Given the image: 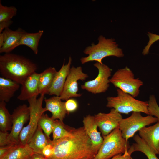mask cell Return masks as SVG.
<instances>
[{
  "label": "cell",
  "mask_w": 159,
  "mask_h": 159,
  "mask_svg": "<svg viewBox=\"0 0 159 159\" xmlns=\"http://www.w3.org/2000/svg\"><path fill=\"white\" fill-rule=\"evenodd\" d=\"M110 81L115 87L134 97L138 95L140 88L143 84L139 78H135L133 72L127 66L116 71Z\"/></svg>",
  "instance_id": "52a82bcc"
},
{
  "label": "cell",
  "mask_w": 159,
  "mask_h": 159,
  "mask_svg": "<svg viewBox=\"0 0 159 159\" xmlns=\"http://www.w3.org/2000/svg\"><path fill=\"white\" fill-rule=\"evenodd\" d=\"M57 72L55 68L50 67L40 73L39 86L40 95L47 94Z\"/></svg>",
  "instance_id": "44dd1931"
},
{
  "label": "cell",
  "mask_w": 159,
  "mask_h": 159,
  "mask_svg": "<svg viewBox=\"0 0 159 159\" xmlns=\"http://www.w3.org/2000/svg\"><path fill=\"white\" fill-rule=\"evenodd\" d=\"M17 12L15 7L3 6L0 1V22L11 20L16 16Z\"/></svg>",
  "instance_id": "83f0119b"
},
{
  "label": "cell",
  "mask_w": 159,
  "mask_h": 159,
  "mask_svg": "<svg viewBox=\"0 0 159 159\" xmlns=\"http://www.w3.org/2000/svg\"><path fill=\"white\" fill-rule=\"evenodd\" d=\"M94 66L98 69L97 76L93 80L85 82L81 85V88L93 94L104 93L110 86L112 69L106 65L97 62Z\"/></svg>",
  "instance_id": "9c48e42d"
},
{
  "label": "cell",
  "mask_w": 159,
  "mask_h": 159,
  "mask_svg": "<svg viewBox=\"0 0 159 159\" xmlns=\"http://www.w3.org/2000/svg\"><path fill=\"white\" fill-rule=\"evenodd\" d=\"M116 91V96L107 98V107L114 108L120 114H128L131 112H139L149 115L148 101L136 99L119 89L117 88Z\"/></svg>",
  "instance_id": "277c9868"
},
{
  "label": "cell",
  "mask_w": 159,
  "mask_h": 159,
  "mask_svg": "<svg viewBox=\"0 0 159 159\" xmlns=\"http://www.w3.org/2000/svg\"><path fill=\"white\" fill-rule=\"evenodd\" d=\"M65 106L67 113H69L75 111L77 109L78 105L75 99L71 98L66 101Z\"/></svg>",
  "instance_id": "f546056e"
},
{
  "label": "cell",
  "mask_w": 159,
  "mask_h": 159,
  "mask_svg": "<svg viewBox=\"0 0 159 159\" xmlns=\"http://www.w3.org/2000/svg\"><path fill=\"white\" fill-rule=\"evenodd\" d=\"M83 127L90 138L93 147L98 152L102 143L103 138L101 132L97 130V125L94 116L88 115L83 118Z\"/></svg>",
  "instance_id": "2e32d148"
},
{
  "label": "cell",
  "mask_w": 159,
  "mask_h": 159,
  "mask_svg": "<svg viewBox=\"0 0 159 159\" xmlns=\"http://www.w3.org/2000/svg\"><path fill=\"white\" fill-rule=\"evenodd\" d=\"M94 117L102 137L119 128V122L123 118L121 114L114 108H111L108 113L100 112L95 114Z\"/></svg>",
  "instance_id": "7c38bea8"
},
{
  "label": "cell",
  "mask_w": 159,
  "mask_h": 159,
  "mask_svg": "<svg viewBox=\"0 0 159 159\" xmlns=\"http://www.w3.org/2000/svg\"><path fill=\"white\" fill-rule=\"evenodd\" d=\"M149 41L147 45L145 47L142 52L144 55L147 54L149 53V49L151 45L156 41L159 40V35L155 34L150 32H148Z\"/></svg>",
  "instance_id": "4dcf8cb0"
},
{
  "label": "cell",
  "mask_w": 159,
  "mask_h": 159,
  "mask_svg": "<svg viewBox=\"0 0 159 159\" xmlns=\"http://www.w3.org/2000/svg\"><path fill=\"white\" fill-rule=\"evenodd\" d=\"M45 95H41L39 98L33 97L27 100L30 111L29 122L23 127L19 136V144L23 145L27 144L30 141L37 127L41 116L47 110L42 106Z\"/></svg>",
  "instance_id": "8992f818"
},
{
  "label": "cell",
  "mask_w": 159,
  "mask_h": 159,
  "mask_svg": "<svg viewBox=\"0 0 159 159\" xmlns=\"http://www.w3.org/2000/svg\"><path fill=\"white\" fill-rule=\"evenodd\" d=\"M4 39L2 32L0 33V48L3 45L4 43Z\"/></svg>",
  "instance_id": "74e56055"
},
{
  "label": "cell",
  "mask_w": 159,
  "mask_h": 159,
  "mask_svg": "<svg viewBox=\"0 0 159 159\" xmlns=\"http://www.w3.org/2000/svg\"><path fill=\"white\" fill-rule=\"evenodd\" d=\"M20 84L10 79L0 77V101L8 102L18 90Z\"/></svg>",
  "instance_id": "ffe728a7"
},
{
  "label": "cell",
  "mask_w": 159,
  "mask_h": 159,
  "mask_svg": "<svg viewBox=\"0 0 159 159\" xmlns=\"http://www.w3.org/2000/svg\"><path fill=\"white\" fill-rule=\"evenodd\" d=\"M72 135L51 140L54 152L47 159H94L97 152L84 127L68 126Z\"/></svg>",
  "instance_id": "6da1fadb"
},
{
  "label": "cell",
  "mask_w": 159,
  "mask_h": 159,
  "mask_svg": "<svg viewBox=\"0 0 159 159\" xmlns=\"http://www.w3.org/2000/svg\"><path fill=\"white\" fill-rule=\"evenodd\" d=\"M53 140H55L65 137H71L72 135L68 126L58 120H54L52 130Z\"/></svg>",
  "instance_id": "484cf974"
},
{
  "label": "cell",
  "mask_w": 159,
  "mask_h": 159,
  "mask_svg": "<svg viewBox=\"0 0 159 159\" xmlns=\"http://www.w3.org/2000/svg\"><path fill=\"white\" fill-rule=\"evenodd\" d=\"M13 22L11 20L0 22V33H2L5 29L9 28Z\"/></svg>",
  "instance_id": "d590c367"
},
{
  "label": "cell",
  "mask_w": 159,
  "mask_h": 159,
  "mask_svg": "<svg viewBox=\"0 0 159 159\" xmlns=\"http://www.w3.org/2000/svg\"><path fill=\"white\" fill-rule=\"evenodd\" d=\"M12 127L8 137L11 143L19 144V136L24 124L29 120L30 111L29 106L23 104L18 106L11 114Z\"/></svg>",
  "instance_id": "8fae6325"
},
{
  "label": "cell",
  "mask_w": 159,
  "mask_h": 159,
  "mask_svg": "<svg viewBox=\"0 0 159 159\" xmlns=\"http://www.w3.org/2000/svg\"><path fill=\"white\" fill-rule=\"evenodd\" d=\"M43 131L38 125L35 133L27 144L34 153L42 155H43L42 152L43 148L51 140L47 137Z\"/></svg>",
  "instance_id": "d6986e66"
},
{
  "label": "cell",
  "mask_w": 159,
  "mask_h": 159,
  "mask_svg": "<svg viewBox=\"0 0 159 159\" xmlns=\"http://www.w3.org/2000/svg\"><path fill=\"white\" fill-rule=\"evenodd\" d=\"M131 159H133L132 158Z\"/></svg>",
  "instance_id": "f35d334b"
},
{
  "label": "cell",
  "mask_w": 159,
  "mask_h": 159,
  "mask_svg": "<svg viewBox=\"0 0 159 159\" xmlns=\"http://www.w3.org/2000/svg\"><path fill=\"white\" fill-rule=\"evenodd\" d=\"M158 121V118L151 115L143 116L140 112H133L130 117L120 120L119 128L123 137L128 141L137 132L150 125L156 123Z\"/></svg>",
  "instance_id": "ba28073f"
},
{
  "label": "cell",
  "mask_w": 159,
  "mask_h": 159,
  "mask_svg": "<svg viewBox=\"0 0 159 159\" xmlns=\"http://www.w3.org/2000/svg\"><path fill=\"white\" fill-rule=\"evenodd\" d=\"M18 144H11L0 147V159L6 155Z\"/></svg>",
  "instance_id": "1f68e13d"
},
{
  "label": "cell",
  "mask_w": 159,
  "mask_h": 159,
  "mask_svg": "<svg viewBox=\"0 0 159 159\" xmlns=\"http://www.w3.org/2000/svg\"><path fill=\"white\" fill-rule=\"evenodd\" d=\"M34 153L27 144L23 145L19 144L1 159H31Z\"/></svg>",
  "instance_id": "cb8c5ba5"
},
{
  "label": "cell",
  "mask_w": 159,
  "mask_h": 159,
  "mask_svg": "<svg viewBox=\"0 0 159 159\" xmlns=\"http://www.w3.org/2000/svg\"><path fill=\"white\" fill-rule=\"evenodd\" d=\"M98 40L97 44L92 43L91 45L87 47L84 49V53L87 56L81 58L82 64L93 61L102 64V59L106 57L113 56L120 58L124 56L122 49L118 47V45L114 39H106L103 36L100 35Z\"/></svg>",
  "instance_id": "3957f363"
},
{
  "label": "cell",
  "mask_w": 159,
  "mask_h": 159,
  "mask_svg": "<svg viewBox=\"0 0 159 159\" xmlns=\"http://www.w3.org/2000/svg\"><path fill=\"white\" fill-rule=\"evenodd\" d=\"M6 102H0V130L2 132L11 131L12 127L11 114L6 107Z\"/></svg>",
  "instance_id": "d4e9b609"
},
{
  "label": "cell",
  "mask_w": 159,
  "mask_h": 159,
  "mask_svg": "<svg viewBox=\"0 0 159 159\" xmlns=\"http://www.w3.org/2000/svg\"><path fill=\"white\" fill-rule=\"evenodd\" d=\"M132 158L131 155L129 153L128 151H127L124 154L117 155L110 159H131Z\"/></svg>",
  "instance_id": "e575fe53"
},
{
  "label": "cell",
  "mask_w": 159,
  "mask_h": 159,
  "mask_svg": "<svg viewBox=\"0 0 159 159\" xmlns=\"http://www.w3.org/2000/svg\"><path fill=\"white\" fill-rule=\"evenodd\" d=\"M148 102L149 115L154 116L159 120V106L155 96L153 95H150Z\"/></svg>",
  "instance_id": "f1b7e54d"
},
{
  "label": "cell",
  "mask_w": 159,
  "mask_h": 159,
  "mask_svg": "<svg viewBox=\"0 0 159 159\" xmlns=\"http://www.w3.org/2000/svg\"><path fill=\"white\" fill-rule=\"evenodd\" d=\"M139 135L156 154H159V120L155 125L143 127Z\"/></svg>",
  "instance_id": "5bb4252c"
},
{
  "label": "cell",
  "mask_w": 159,
  "mask_h": 159,
  "mask_svg": "<svg viewBox=\"0 0 159 159\" xmlns=\"http://www.w3.org/2000/svg\"><path fill=\"white\" fill-rule=\"evenodd\" d=\"M31 159H47L43 155L34 153Z\"/></svg>",
  "instance_id": "8d00e7d4"
},
{
  "label": "cell",
  "mask_w": 159,
  "mask_h": 159,
  "mask_svg": "<svg viewBox=\"0 0 159 159\" xmlns=\"http://www.w3.org/2000/svg\"><path fill=\"white\" fill-rule=\"evenodd\" d=\"M26 31L20 28L15 31L9 28L5 29L2 32L4 39V43L0 48V53H10L18 46V44L22 35Z\"/></svg>",
  "instance_id": "e0dca14e"
},
{
  "label": "cell",
  "mask_w": 159,
  "mask_h": 159,
  "mask_svg": "<svg viewBox=\"0 0 159 159\" xmlns=\"http://www.w3.org/2000/svg\"><path fill=\"white\" fill-rule=\"evenodd\" d=\"M9 134L8 132L0 131V147L14 144L11 143L9 141L8 137Z\"/></svg>",
  "instance_id": "836d02e7"
},
{
  "label": "cell",
  "mask_w": 159,
  "mask_h": 159,
  "mask_svg": "<svg viewBox=\"0 0 159 159\" xmlns=\"http://www.w3.org/2000/svg\"><path fill=\"white\" fill-rule=\"evenodd\" d=\"M103 138L102 143L94 159H110L124 154L130 146L128 140L122 136L119 128Z\"/></svg>",
  "instance_id": "5b68a950"
},
{
  "label": "cell",
  "mask_w": 159,
  "mask_h": 159,
  "mask_svg": "<svg viewBox=\"0 0 159 159\" xmlns=\"http://www.w3.org/2000/svg\"><path fill=\"white\" fill-rule=\"evenodd\" d=\"M54 120L52 117H49L47 114H43L39 122L38 125L49 139H50V135L52 132Z\"/></svg>",
  "instance_id": "4316f807"
},
{
  "label": "cell",
  "mask_w": 159,
  "mask_h": 159,
  "mask_svg": "<svg viewBox=\"0 0 159 159\" xmlns=\"http://www.w3.org/2000/svg\"><path fill=\"white\" fill-rule=\"evenodd\" d=\"M54 152V147L50 142L49 144L45 146L43 148L42 152V155L45 158H48L53 155Z\"/></svg>",
  "instance_id": "d6a6232c"
},
{
  "label": "cell",
  "mask_w": 159,
  "mask_h": 159,
  "mask_svg": "<svg viewBox=\"0 0 159 159\" xmlns=\"http://www.w3.org/2000/svg\"><path fill=\"white\" fill-rule=\"evenodd\" d=\"M62 100L59 96H56L44 100L45 108L47 111H49L52 113V118L63 122L67 112L65 108V102Z\"/></svg>",
  "instance_id": "ac0fdd59"
},
{
  "label": "cell",
  "mask_w": 159,
  "mask_h": 159,
  "mask_svg": "<svg viewBox=\"0 0 159 159\" xmlns=\"http://www.w3.org/2000/svg\"><path fill=\"white\" fill-rule=\"evenodd\" d=\"M72 61L71 57H69L67 64H65L64 61L61 69L57 72L54 77L51 87L48 92V94L60 96L71 68Z\"/></svg>",
  "instance_id": "9a60e30c"
},
{
  "label": "cell",
  "mask_w": 159,
  "mask_h": 159,
  "mask_svg": "<svg viewBox=\"0 0 159 159\" xmlns=\"http://www.w3.org/2000/svg\"><path fill=\"white\" fill-rule=\"evenodd\" d=\"M135 143L130 146L128 150L130 155L135 151H139L144 153L148 159H158L156 154L149 147L145 141L138 135L133 137Z\"/></svg>",
  "instance_id": "7402d4cb"
},
{
  "label": "cell",
  "mask_w": 159,
  "mask_h": 159,
  "mask_svg": "<svg viewBox=\"0 0 159 159\" xmlns=\"http://www.w3.org/2000/svg\"><path fill=\"white\" fill-rule=\"evenodd\" d=\"M37 65L27 58L10 53L0 56V73L2 77L21 85L35 72Z\"/></svg>",
  "instance_id": "7a4b0ae2"
},
{
  "label": "cell",
  "mask_w": 159,
  "mask_h": 159,
  "mask_svg": "<svg viewBox=\"0 0 159 159\" xmlns=\"http://www.w3.org/2000/svg\"><path fill=\"white\" fill-rule=\"evenodd\" d=\"M44 33L42 30H40L34 33H28L26 32L22 35L18 46L25 45L29 47L35 54L38 53V46L40 39Z\"/></svg>",
  "instance_id": "603a6c76"
},
{
  "label": "cell",
  "mask_w": 159,
  "mask_h": 159,
  "mask_svg": "<svg viewBox=\"0 0 159 159\" xmlns=\"http://www.w3.org/2000/svg\"><path fill=\"white\" fill-rule=\"evenodd\" d=\"M88 77V74L83 72L81 67H71L59 96L61 99L66 101L70 98L81 97L82 94L78 93V81L85 80Z\"/></svg>",
  "instance_id": "30bf717a"
},
{
  "label": "cell",
  "mask_w": 159,
  "mask_h": 159,
  "mask_svg": "<svg viewBox=\"0 0 159 159\" xmlns=\"http://www.w3.org/2000/svg\"><path fill=\"white\" fill-rule=\"evenodd\" d=\"M40 73L36 72L29 76L21 85V91L17 99L21 101L28 100L37 97L39 94V81Z\"/></svg>",
  "instance_id": "4fadbf2b"
}]
</instances>
